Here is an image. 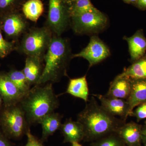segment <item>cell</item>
<instances>
[{
	"instance_id": "obj_1",
	"label": "cell",
	"mask_w": 146,
	"mask_h": 146,
	"mask_svg": "<svg viewBox=\"0 0 146 146\" xmlns=\"http://www.w3.org/2000/svg\"><path fill=\"white\" fill-rule=\"evenodd\" d=\"M77 121L83 126L84 139L87 141L99 139L117 132L126 121L109 114L98 104L94 97L79 113Z\"/></svg>"
},
{
	"instance_id": "obj_2",
	"label": "cell",
	"mask_w": 146,
	"mask_h": 146,
	"mask_svg": "<svg viewBox=\"0 0 146 146\" xmlns=\"http://www.w3.org/2000/svg\"><path fill=\"white\" fill-rule=\"evenodd\" d=\"M23 110L29 125L39 124L42 118L57 109L58 97L55 94L52 83L35 85L19 103Z\"/></svg>"
},
{
	"instance_id": "obj_3",
	"label": "cell",
	"mask_w": 146,
	"mask_h": 146,
	"mask_svg": "<svg viewBox=\"0 0 146 146\" xmlns=\"http://www.w3.org/2000/svg\"><path fill=\"white\" fill-rule=\"evenodd\" d=\"M72 54L67 39L53 35L44 57L45 65L41 77L36 85L59 82L67 76L68 64Z\"/></svg>"
},
{
	"instance_id": "obj_4",
	"label": "cell",
	"mask_w": 146,
	"mask_h": 146,
	"mask_svg": "<svg viewBox=\"0 0 146 146\" xmlns=\"http://www.w3.org/2000/svg\"><path fill=\"white\" fill-rule=\"evenodd\" d=\"M53 36L46 26L29 29L16 45V50L27 56H34L44 60Z\"/></svg>"
},
{
	"instance_id": "obj_5",
	"label": "cell",
	"mask_w": 146,
	"mask_h": 146,
	"mask_svg": "<svg viewBox=\"0 0 146 146\" xmlns=\"http://www.w3.org/2000/svg\"><path fill=\"white\" fill-rule=\"evenodd\" d=\"M0 125L3 133L9 139L22 138L30 128L19 103L5 106L1 113Z\"/></svg>"
},
{
	"instance_id": "obj_6",
	"label": "cell",
	"mask_w": 146,
	"mask_h": 146,
	"mask_svg": "<svg viewBox=\"0 0 146 146\" xmlns=\"http://www.w3.org/2000/svg\"><path fill=\"white\" fill-rule=\"evenodd\" d=\"M70 19L69 6L65 0H49L48 11L45 25L53 35L61 36L68 28Z\"/></svg>"
},
{
	"instance_id": "obj_7",
	"label": "cell",
	"mask_w": 146,
	"mask_h": 146,
	"mask_svg": "<svg viewBox=\"0 0 146 146\" xmlns=\"http://www.w3.org/2000/svg\"><path fill=\"white\" fill-rule=\"evenodd\" d=\"M73 30L79 34L99 32L107 26L106 16L99 11L87 12L71 18Z\"/></svg>"
},
{
	"instance_id": "obj_8",
	"label": "cell",
	"mask_w": 146,
	"mask_h": 146,
	"mask_svg": "<svg viewBox=\"0 0 146 146\" xmlns=\"http://www.w3.org/2000/svg\"><path fill=\"white\" fill-rule=\"evenodd\" d=\"M0 28L7 38L15 41L22 37L29 29L26 18L19 11L0 18Z\"/></svg>"
},
{
	"instance_id": "obj_9",
	"label": "cell",
	"mask_w": 146,
	"mask_h": 146,
	"mask_svg": "<svg viewBox=\"0 0 146 146\" xmlns=\"http://www.w3.org/2000/svg\"><path fill=\"white\" fill-rule=\"evenodd\" d=\"M110 55V51L104 42L96 36L91 37L87 46L80 52L72 54V58L81 57L89 62L92 67L107 58Z\"/></svg>"
},
{
	"instance_id": "obj_10",
	"label": "cell",
	"mask_w": 146,
	"mask_h": 146,
	"mask_svg": "<svg viewBox=\"0 0 146 146\" xmlns=\"http://www.w3.org/2000/svg\"><path fill=\"white\" fill-rule=\"evenodd\" d=\"M92 96L98 99L102 107L110 115L119 117L125 121L129 116V107L126 100L98 94H93Z\"/></svg>"
},
{
	"instance_id": "obj_11",
	"label": "cell",
	"mask_w": 146,
	"mask_h": 146,
	"mask_svg": "<svg viewBox=\"0 0 146 146\" xmlns=\"http://www.w3.org/2000/svg\"><path fill=\"white\" fill-rule=\"evenodd\" d=\"M0 96L5 106L19 104L24 97L7 73H0Z\"/></svg>"
},
{
	"instance_id": "obj_12",
	"label": "cell",
	"mask_w": 146,
	"mask_h": 146,
	"mask_svg": "<svg viewBox=\"0 0 146 146\" xmlns=\"http://www.w3.org/2000/svg\"><path fill=\"white\" fill-rule=\"evenodd\" d=\"M142 125L134 122L125 123L117 131L128 146H139L142 142Z\"/></svg>"
},
{
	"instance_id": "obj_13",
	"label": "cell",
	"mask_w": 146,
	"mask_h": 146,
	"mask_svg": "<svg viewBox=\"0 0 146 146\" xmlns=\"http://www.w3.org/2000/svg\"><path fill=\"white\" fill-rule=\"evenodd\" d=\"M59 130L64 137V143H79L84 139L82 125L78 121H73L72 118L66 119L61 125Z\"/></svg>"
},
{
	"instance_id": "obj_14",
	"label": "cell",
	"mask_w": 146,
	"mask_h": 146,
	"mask_svg": "<svg viewBox=\"0 0 146 146\" xmlns=\"http://www.w3.org/2000/svg\"><path fill=\"white\" fill-rule=\"evenodd\" d=\"M127 42L131 60L134 62L143 56L146 52V38L143 30H139L130 37H125Z\"/></svg>"
},
{
	"instance_id": "obj_15",
	"label": "cell",
	"mask_w": 146,
	"mask_h": 146,
	"mask_svg": "<svg viewBox=\"0 0 146 146\" xmlns=\"http://www.w3.org/2000/svg\"><path fill=\"white\" fill-rule=\"evenodd\" d=\"M44 60L34 56H27L23 72L31 86L35 85L41 77L44 66Z\"/></svg>"
},
{
	"instance_id": "obj_16",
	"label": "cell",
	"mask_w": 146,
	"mask_h": 146,
	"mask_svg": "<svg viewBox=\"0 0 146 146\" xmlns=\"http://www.w3.org/2000/svg\"><path fill=\"white\" fill-rule=\"evenodd\" d=\"M131 80V90L126 100L129 107V116L135 107L146 102V79Z\"/></svg>"
},
{
	"instance_id": "obj_17",
	"label": "cell",
	"mask_w": 146,
	"mask_h": 146,
	"mask_svg": "<svg viewBox=\"0 0 146 146\" xmlns=\"http://www.w3.org/2000/svg\"><path fill=\"white\" fill-rule=\"evenodd\" d=\"M131 80L126 77L117 76L110 84L106 96L127 100L131 90Z\"/></svg>"
},
{
	"instance_id": "obj_18",
	"label": "cell",
	"mask_w": 146,
	"mask_h": 146,
	"mask_svg": "<svg viewBox=\"0 0 146 146\" xmlns=\"http://www.w3.org/2000/svg\"><path fill=\"white\" fill-rule=\"evenodd\" d=\"M63 116L58 113L52 112L42 118L39 122L42 127V136L40 141L42 143L46 142L48 138L58 129L62 125Z\"/></svg>"
},
{
	"instance_id": "obj_19",
	"label": "cell",
	"mask_w": 146,
	"mask_h": 146,
	"mask_svg": "<svg viewBox=\"0 0 146 146\" xmlns=\"http://www.w3.org/2000/svg\"><path fill=\"white\" fill-rule=\"evenodd\" d=\"M65 94L81 99L86 103L89 101V90L86 76L78 78L70 79Z\"/></svg>"
},
{
	"instance_id": "obj_20",
	"label": "cell",
	"mask_w": 146,
	"mask_h": 146,
	"mask_svg": "<svg viewBox=\"0 0 146 146\" xmlns=\"http://www.w3.org/2000/svg\"><path fill=\"white\" fill-rule=\"evenodd\" d=\"M120 74L131 80L146 79V54L133 62Z\"/></svg>"
},
{
	"instance_id": "obj_21",
	"label": "cell",
	"mask_w": 146,
	"mask_h": 146,
	"mask_svg": "<svg viewBox=\"0 0 146 146\" xmlns=\"http://www.w3.org/2000/svg\"><path fill=\"white\" fill-rule=\"evenodd\" d=\"M22 9L27 19L36 22L44 12V4L41 0H29L24 3Z\"/></svg>"
},
{
	"instance_id": "obj_22",
	"label": "cell",
	"mask_w": 146,
	"mask_h": 146,
	"mask_svg": "<svg viewBox=\"0 0 146 146\" xmlns=\"http://www.w3.org/2000/svg\"><path fill=\"white\" fill-rule=\"evenodd\" d=\"M7 74L24 96L28 93L31 89V86L27 80L23 70H12Z\"/></svg>"
},
{
	"instance_id": "obj_23",
	"label": "cell",
	"mask_w": 146,
	"mask_h": 146,
	"mask_svg": "<svg viewBox=\"0 0 146 146\" xmlns=\"http://www.w3.org/2000/svg\"><path fill=\"white\" fill-rule=\"evenodd\" d=\"M98 11V10L92 4L90 0H76L69 7V14L71 18L83 13Z\"/></svg>"
},
{
	"instance_id": "obj_24",
	"label": "cell",
	"mask_w": 146,
	"mask_h": 146,
	"mask_svg": "<svg viewBox=\"0 0 146 146\" xmlns=\"http://www.w3.org/2000/svg\"><path fill=\"white\" fill-rule=\"evenodd\" d=\"M24 0H0V18L19 11Z\"/></svg>"
},
{
	"instance_id": "obj_25",
	"label": "cell",
	"mask_w": 146,
	"mask_h": 146,
	"mask_svg": "<svg viewBox=\"0 0 146 146\" xmlns=\"http://www.w3.org/2000/svg\"><path fill=\"white\" fill-rule=\"evenodd\" d=\"M113 133L100 138L93 146H123L122 140L118 134L117 136H115L112 134Z\"/></svg>"
},
{
	"instance_id": "obj_26",
	"label": "cell",
	"mask_w": 146,
	"mask_h": 146,
	"mask_svg": "<svg viewBox=\"0 0 146 146\" xmlns=\"http://www.w3.org/2000/svg\"><path fill=\"white\" fill-rule=\"evenodd\" d=\"M2 32L0 28V58H4L16 50V45L13 42L6 40L3 38Z\"/></svg>"
},
{
	"instance_id": "obj_27",
	"label": "cell",
	"mask_w": 146,
	"mask_h": 146,
	"mask_svg": "<svg viewBox=\"0 0 146 146\" xmlns=\"http://www.w3.org/2000/svg\"><path fill=\"white\" fill-rule=\"evenodd\" d=\"M134 110H133L130 116H133L137 119L138 122L146 119V102L139 105Z\"/></svg>"
},
{
	"instance_id": "obj_28",
	"label": "cell",
	"mask_w": 146,
	"mask_h": 146,
	"mask_svg": "<svg viewBox=\"0 0 146 146\" xmlns=\"http://www.w3.org/2000/svg\"><path fill=\"white\" fill-rule=\"evenodd\" d=\"M26 135L27 137V142L26 145L24 146H44L43 143L40 140H38L37 138L32 134L30 128L29 129Z\"/></svg>"
},
{
	"instance_id": "obj_29",
	"label": "cell",
	"mask_w": 146,
	"mask_h": 146,
	"mask_svg": "<svg viewBox=\"0 0 146 146\" xmlns=\"http://www.w3.org/2000/svg\"><path fill=\"white\" fill-rule=\"evenodd\" d=\"M9 139L2 131H0V146H12Z\"/></svg>"
},
{
	"instance_id": "obj_30",
	"label": "cell",
	"mask_w": 146,
	"mask_h": 146,
	"mask_svg": "<svg viewBox=\"0 0 146 146\" xmlns=\"http://www.w3.org/2000/svg\"><path fill=\"white\" fill-rule=\"evenodd\" d=\"M141 137H142V142L143 143L145 146H146V126L142 127V131H141Z\"/></svg>"
},
{
	"instance_id": "obj_31",
	"label": "cell",
	"mask_w": 146,
	"mask_h": 146,
	"mask_svg": "<svg viewBox=\"0 0 146 146\" xmlns=\"http://www.w3.org/2000/svg\"><path fill=\"white\" fill-rule=\"evenodd\" d=\"M137 3L140 8H146V0H138Z\"/></svg>"
},
{
	"instance_id": "obj_32",
	"label": "cell",
	"mask_w": 146,
	"mask_h": 146,
	"mask_svg": "<svg viewBox=\"0 0 146 146\" xmlns=\"http://www.w3.org/2000/svg\"><path fill=\"white\" fill-rule=\"evenodd\" d=\"M76 0H65V2L67 3V4L69 6L71 5L72 4L75 2Z\"/></svg>"
},
{
	"instance_id": "obj_33",
	"label": "cell",
	"mask_w": 146,
	"mask_h": 146,
	"mask_svg": "<svg viewBox=\"0 0 146 146\" xmlns=\"http://www.w3.org/2000/svg\"><path fill=\"white\" fill-rule=\"evenodd\" d=\"M123 1H124L126 2L134 3L137 2L138 0H123Z\"/></svg>"
},
{
	"instance_id": "obj_34",
	"label": "cell",
	"mask_w": 146,
	"mask_h": 146,
	"mask_svg": "<svg viewBox=\"0 0 146 146\" xmlns=\"http://www.w3.org/2000/svg\"><path fill=\"white\" fill-rule=\"evenodd\" d=\"M72 146H82L81 145H80L79 143L77 142H75V143H72Z\"/></svg>"
},
{
	"instance_id": "obj_35",
	"label": "cell",
	"mask_w": 146,
	"mask_h": 146,
	"mask_svg": "<svg viewBox=\"0 0 146 146\" xmlns=\"http://www.w3.org/2000/svg\"><path fill=\"white\" fill-rule=\"evenodd\" d=\"M3 102L2 98L0 96V109H1V107L2 105Z\"/></svg>"
},
{
	"instance_id": "obj_36",
	"label": "cell",
	"mask_w": 146,
	"mask_h": 146,
	"mask_svg": "<svg viewBox=\"0 0 146 146\" xmlns=\"http://www.w3.org/2000/svg\"><path fill=\"white\" fill-rule=\"evenodd\" d=\"M145 125L146 126V120L145 121Z\"/></svg>"
}]
</instances>
